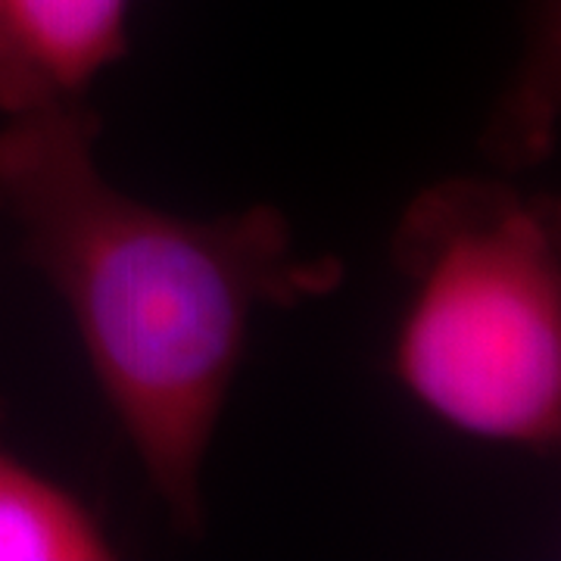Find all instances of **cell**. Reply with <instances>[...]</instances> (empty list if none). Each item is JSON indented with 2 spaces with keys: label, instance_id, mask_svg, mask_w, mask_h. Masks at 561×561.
<instances>
[{
  "label": "cell",
  "instance_id": "6da1fadb",
  "mask_svg": "<svg viewBox=\"0 0 561 561\" xmlns=\"http://www.w3.org/2000/svg\"><path fill=\"white\" fill-rule=\"evenodd\" d=\"M81 106L0 128V206L60 294L103 397L179 530L203 527V459L260 306L324 297L337 260H300L272 206L187 221L119 194Z\"/></svg>",
  "mask_w": 561,
  "mask_h": 561
},
{
  "label": "cell",
  "instance_id": "7a4b0ae2",
  "mask_svg": "<svg viewBox=\"0 0 561 561\" xmlns=\"http://www.w3.org/2000/svg\"><path fill=\"white\" fill-rule=\"evenodd\" d=\"M559 250L556 203L502 181H440L405 206L397 375L427 412L481 440L559 443Z\"/></svg>",
  "mask_w": 561,
  "mask_h": 561
},
{
  "label": "cell",
  "instance_id": "3957f363",
  "mask_svg": "<svg viewBox=\"0 0 561 561\" xmlns=\"http://www.w3.org/2000/svg\"><path fill=\"white\" fill-rule=\"evenodd\" d=\"M131 0H0V113L81 103L128 50Z\"/></svg>",
  "mask_w": 561,
  "mask_h": 561
},
{
  "label": "cell",
  "instance_id": "277c9868",
  "mask_svg": "<svg viewBox=\"0 0 561 561\" xmlns=\"http://www.w3.org/2000/svg\"><path fill=\"white\" fill-rule=\"evenodd\" d=\"M113 556L103 524L79 496L0 453V561H103Z\"/></svg>",
  "mask_w": 561,
  "mask_h": 561
}]
</instances>
